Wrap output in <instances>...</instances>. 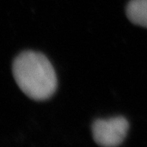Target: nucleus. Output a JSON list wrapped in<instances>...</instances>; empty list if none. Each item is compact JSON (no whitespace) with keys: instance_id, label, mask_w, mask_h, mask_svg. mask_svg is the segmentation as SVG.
I'll return each mask as SVG.
<instances>
[{"instance_id":"f257e3e1","label":"nucleus","mask_w":147,"mask_h":147,"mask_svg":"<svg viewBox=\"0 0 147 147\" xmlns=\"http://www.w3.org/2000/svg\"><path fill=\"white\" fill-rule=\"evenodd\" d=\"M12 72L19 88L35 101L53 96L57 88V78L51 62L41 53L27 51L14 59Z\"/></svg>"},{"instance_id":"f03ea898","label":"nucleus","mask_w":147,"mask_h":147,"mask_svg":"<svg viewBox=\"0 0 147 147\" xmlns=\"http://www.w3.org/2000/svg\"><path fill=\"white\" fill-rule=\"evenodd\" d=\"M128 128V120L122 116L97 119L92 126L93 139L101 146H117L125 139Z\"/></svg>"},{"instance_id":"7ed1b4c3","label":"nucleus","mask_w":147,"mask_h":147,"mask_svg":"<svg viewBox=\"0 0 147 147\" xmlns=\"http://www.w3.org/2000/svg\"><path fill=\"white\" fill-rule=\"evenodd\" d=\"M126 14L132 23L147 28V0H131L126 8Z\"/></svg>"}]
</instances>
